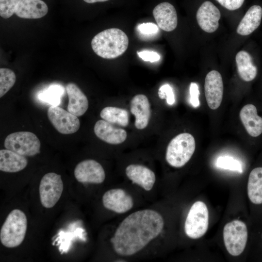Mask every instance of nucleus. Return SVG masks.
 <instances>
[{"mask_svg": "<svg viewBox=\"0 0 262 262\" xmlns=\"http://www.w3.org/2000/svg\"><path fill=\"white\" fill-rule=\"evenodd\" d=\"M130 110L135 117V127L139 130L146 128L148 124L151 114L147 98L143 94L134 96L131 101Z\"/></svg>", "mask_w": 262, "mask_h": 262, "instance_id": "17", "label": "nucleus"}, {"mask_svg": "<svg viewBox=\"0 0 262 262\" xmlns=\"http://www.w3.org/2000/svg\"><path fill=\"white\" fill-rule=\"evenodd\" d=\"M94 131L99 139L112 145L121 144L125 141L127 136L124 130L116 128L111 123L103 119L99 120L95 123Z\"/></svg>", "mask_w": 262, "mask_h": 262, "instance_id": "16", "label": "nucleus"}, {"mask_svg": "<svg viewBox=\"0 0 262 262\" xmlns=\"http://www.w3.org/2000/svg\"></svg>", "mask_w": 262, "mask_h": 262, "instance_id": "36", "label": "nucleus"}, {"mask_svg": "<svg viewBox=\"0 0 262 262\" xmlns=\"http://www.w3.org/2000/svg\"><path fill=\"white\" fill-rule=\"evenodd\" d=\"M48 7L41 0H21L16 7L15 14L25 19H37L48 13Z\"/></svg>", "mask_w": 262, "mask_h": 262, "instance_id": "19", "label": "nucleus"}, {"mask_svg": "<svg viewBox=\"0 0 262 262\" xmlns=\"http://www.w3.org/2000/svg\"><path fill=\"white\" fill-rule=\"evenodd\" d=\"M102 119L111 123L126 127L129 124V114L124 109L115 107L108 106L104 108L100 113Z\"/></svg>", "mask_w": 262, "mask_h": 262, "instance_id": "25", "label": "nucleus"}, {"mask_svg": "<svg viewBox=\"0 0 262 262\" xmlns=\"http://www.w3.org/2000/svg\"><path fill=\"white\" fill-rule=\"evenodd\" d=\"M64 189L60 175L54 172L46 174L39 184V196L41 204L46 208L55 206L59 200Z\"/></svg>", "mask_w": 262, "mask_h": 262, "instance_id": "8", "label": "nucleus"}, {"mask_svg": "<svg viewBox=\"0 0 262 262\" xmlns=\"http://www.w3.org/2000/svg\"><path fill=\"white\" fill-rule=\"evenodd\" d=\"M74 176L81 183L100 184L105 179V173L98 162L88 159L77 164L74 169Z\"/></svg>", "mask_w": 262, "mask_h": 262, "instance_id": "10", "label": "nucleus"}, {"mask_svg": "<svg viewBox=\"0 0 262 262\" xmlns=\"http://www.w3.org/2000/svg\"><path fill=\"white\" fill-rule=\"evenodd\" d=\"M195 148V140L192 134L180 133L168 144L166 151V160L173 167H181L190 160Z\"/></svg>", "mask_w": 262, "mask_h": 262, "instance_id": "4", "label": "nucleus"}, {"mask_svg": "<svg viewBox=\"0 0 262 262\" xmlns=\"http://www.w3.org/2000/svg\"><path fill=\"white\" fill-rule=\"evenodd\" d=\"M21 0H0V16L8 18L15 12L16 6Z\"/></svg>", "mask_w": 262, "mask_h": 262, "instance_id": "28", "label": "nucleus"}, {"mask_svg": "<svg viewBox=\"0 0 262 262\" xmlns=\"http://www.w3.org/2000/svg\"><path fill=\"white\" fill-rule=\"evenodd\" d=\"M61 94V90L59 88H51L49 91L44 94L43 98L45 100L50 102L56 103L57 100L59 98Z\"/></svg>", "mask_w": 262, "mask_h": 262, "instance_id": "34", "label": "nucleus"}, {"mask_svg": "<svg viewBox=\"0 0 262 262\" xmlns=\"http://www.w3.org/2000/svg\"><path fill=\"white\" fill-rule=\"evenodd\" d=\"M138 31L145 35H151L156 33L159 28L154 23L152 22L143 23L138 26Z\"/></svg>", "mask_w": 262, "mask_h": 262, "instance_id": "31", "label": "nucleus"}, {"mask_svg": "<svg viewBox=\"0 0 262 262\" xmlns=\"http://www.w3.org/2000/svg\"><path fill=\"white\" fill-rule=\"evenodd\" d=\"M216 166L220 168L242 173L241 163L233 157L228 156L219 157L215 163Z\"/></svg>", "mask_w": 262, "mask_h": 262, "instance_id": "27", "label": "nucleus"}, {"mask_svg": "<svg viewBox=\"0 0 262 262\" xmlns=\"http://www.w3.org/2000/svg\"><path fill=\"white\" fill-rule=\"evenodd\" d=\"M140 58L147 62L153 63L160 60V55L155 51L151 50H143L138 52Z\"/></svg>", "mask_w": 262, "mask_h": 262, "instance_id": "33", "label": "nucleus"}, {"mask_svg": "<svg viewBox=\"0 0 262 262\" xmlns=\"http://www.w3.org/2000/svg\"><path fill=\"white\" fill-rule=\"evenodd\" d=\"M102 200L106 209L117 213L128 212L134 205L132 196L121 188H114L107 191L103 194Z\"/></svg>", "mask_w": 262, "mask_h": 262, "instance_id": "11", "label": "nucleus"}, {"mask_svg": "<svg viewBox=\"0 0 262 262\" xmlns=\"http://www.w3.org/2000/svg\"><path fill=\"white\" fill-rule=\"evenodd\" d=\"M262 17V7L259 5L251 6L240 22L237 33L241 35H248L260 26Z\"/></svg>", "mask_w": 262, "mask_h": 262, "instance_id": "22", "label": "nucleus"}, {"mask_svg": "<svg viewBox=\"0 0 262 262\" xmlns=\"http://www.w3.org/2000/svg\"><path fill=\"white\" fill-rule=\"evenodd\" d=\"M126 174L132 183L145 190H151L156 181L155 174L148 167L141 164H131L126 168Z\"/></svg>", "mask_w": 262, "mask_h": 262, "instance_id": "14", "label": "nucleus"}, {"mask_svg": "<svg viewBox=\"0 0 262 262\" xmlns=\"http://www.w3.org/2000/svg\"><path fill=\"white\" fill-rule=\"evenodd\" d=\"M153 15L158 26L164 31H172L177 26L176 10L168 2H163L156 6L153 10Z\"/></svg>", "mask_w": 262, "mask_h": 262, "instance_id": "15", "label": "nucleus"}, {"mask_svg": "<svg viewBox=\"0 0 262 262\" xmlns=\"http://www.w3.org/2000/svg\"><path fill=\"white\" fill-rule=\"evenodd\" d=\"M16 81L14 72L7 68L0 69V97H2L14 86Z\"/></svg>", "mask_w": 262, "mask_h": 262, "instance_id": "26", "label": "nucleus"}, {"mask_svg": "<svg viewBox=\"0 0 262 262\" xmlns=\"http://www.w3.org/2000/svg\"><path fill=\"white\" fill-rule=\"evenodd\" d=\"M85 2L88 3H94L98 2H104L109 0H83Z\"/></svg>", "mask_w": 262, "mask_h": 262, "instance_id": "35", "label": "nucleus"}, {"mask_svg": "<svg viewBox=\"0 0 262 262\" xmlns=\"http://www.w3.org/2000/svg\"><path fill=\"white\" fill-rule=\"evenodd\" d=\"M27 228V219L24 213L19 209L12 210L0 229L1 244L8 248L19 246L25 238Z\"/></svg>", "mask_w": 262, "mask_h": 262, "instance_id": "3", "label": "nucleus"}, {"mask_svg": "<svg viewBox=\"0 0 262 262\" xmlns=\"http://www.w3.org/2000/svg\"><path fill=\"white\" fill-rule=\"evenodd\" d=\"M223 236L225 247L230 255L238 256L243 253L248 238L247 228L244 222L234 220L227 223Z\"/></svg>", "mask_w": 262, "mask_h": 262, "instance_id": "5", "label": "nucleus"}, {"mask_svg": "<svg viewBox=\"0 0 262 262\" xmlns=\"http://www.w3.org/2000/svg\"><path fill=\"white\" fill-rule=\"evenodd\" d=\"M221 13L211 1H205L198 9L196 18L201 29L208 33L214 32L218 28Z\"/></svg>", "mask_w": 262, "mask_h": 262, "instance_id": "13", "label": "nucleus"}, {"mask_svg": "<svg viewBox=\"0 0 262 262\" xmlns=\"http://www.w3.org/2000/svg\"><path fill=\"white\" fill-rule=\"evenodd\" d=\"M4 145L5 148L25 157L33 156L39 153L40 151L39 139L30 131L12 133L6 137Z\"/></svg>", "mask_w": 262, "mask_h": 262, "instance_id": "7", "label": "nucleus"}, {"mask_svg": "<svg viewBox=\"0 0 262 262\" xmlns=\"http://www.w3.org/2000/svg\"><path fill=\"white\" fill-rule=\"evenodd\" d=\"M28 164L26 157L7 149L0 150V170L15 173L24 169Z\"/></svg>", "mask_w": 262, "mask_h": 262, "instance_id": "21", "label": "nucleus"}, {"mask_svg": "<svg viewBox=\"0 0 262 262\" xmlns=\"http://www.w3.org/2000/svg\"><path fill=\"white\" fill-rule=\"evenodd\" d=\"M158 95L160 98L165 99L169 105H173L175 101V96L173 89L168 84L161 86L158 91Z\"/></svg>", "mask_w": 262, "mask_h": 262, "instance_id": "29", "label": "nucleus"}, {"mask_svg": "<svg viewBox=\"0 0 262 262\" xmlns=\"http://www.w3.org/2000/svg\"><path fill=\"white\" fill-rule=\"evenodd\" d=\"M47 115L51 124L62 134H72L80 128V122L78 116L56 105L49 108Z\"/></svg>", "mask_w": 262, "mask_h": 262, "instance_id": "9", "label": "nucleus"}, {"mask_svg": "<svg viewBox=\"0 0 262 262\" xmlns=\"http://www.w3.org/2000/svg\"><path fill=\"white\" fill-rule=\"evenodd\" d=\"M129 38L120 29L111 28L96 35L91 41L94 52L104 59H114L122 55L127 50Z\"/></svg>", "mask_w": 262, "mask_h": 262, "instance_id": "2", "label": "nucleus"}, {"mask_svg": "<svg viewBox=\"0 0 262 262\" xmlns=\"http://www.w3.org/2000/svg\"><path fill=\"white\" fill-rule=\"evenodd\" d=\"M235 61L238 74L243 81L250 82L255 78L257 69L249 53L245 50L240 51L236 55Z\"/></svg>", "mask_w": 262, "mask_h": 262, "instance_id": "23", "label": "nucleus"}, {"mask_svg": "<svg viewBox=\"0 0 262 262\" xmlns=\"http://www.w3.org/2000/svg\"><path fill=\"white\" fill-rule=\"evenodd\" d=\"M222 6L229 10H235L240 8L245 0H216Z\"/></svg>", "mask_w": 262, "mask_h": 262, "instance_id": "32", "label": "nucleus"}, {"mask_svg": "<svg viewBox=\"0 0 262 262\" xmlns=\"http://www.w3.org/2000/svg\"><path fill=\"white\" fill-rule=\"evenodd\" d=\"M190 102L192 106L195 108L198 107L200 105L199 97L200 92L198 85L194 82H192L190 85Z\"/></svg>", "mask_w": 262, "mask_h": 262, "instance_id": "30", "label": "nucleus"}, {"mask_svg": "<svg viewBox=\"0 0 262 262\" xmlns=\"http://www.w3.org/2000/svg\"><path fill=\"white\" fill-rule=\"evenodd\" d=\"M204 90L208 106L212 110L217 109L221 103L224 92L223 80L219 72L212 70L206 75Z\"/></svg>", "mask_w": 262, "mask_h": 262, "instance_id": "12", "label": "nucleus"}, {"mask_svg": "<svg viewBox=\"0 0 262 262\" xmlns=\"http://www.w3.org/2000/svg\"><path fill=\"white\" fill-rule=\"evenodd\" d=\"M240 118L247 132L256 137L262 133V118L258 115L256 107L252 104L245 105L240 112Z\"/></svg>", "mask_w": 262, "mask_h": 262, "instance_id": "20", "label": "nucleus"}, {"mask_svg": "<svg viewBox=\"0 0 262 262\" xmlns=\"http://www.w3.org/2000/svg\"><path fill=\"white\" fill-rule=\"evenodd\" d=\"M209 226V211L206 204L195 202L191 207L184 223V231L190 238L197 239L207 232Z\"/></svg>", "mask_w": 262, "mask_h": 262, "instance_id": "6", "label": "nucleus"}, {"mask_svg": "<svg viewBox=\"0 0 262 262\" xmlns=\"http://www.w3.org/2000/svg\"><path fill=\"white\" fill-rule=\"evenodd\" d=\"M247 195L253 204H262V167L254 168L250 173L247 186Z\"/></svg>", "mask_w": 262, "mask_h": 262, "instance_id": "24", "label": "nucleus"}, {"mask_svg": "<svg viewBox=\"0 0 262 262\" xmlns=\"http://www.w3.org/2000/svg\"><path fill=\"white\" fill-rule=\"evenodd\" d=\"M164 225L163 216L157 211L151 209L137 211L122 220L110 242L118 255L132 256L158 237Z\"/></svg>", "mask_w": 262, "mask_h": 262, "instance_id": "1", "label": "nucleus"}, {"mask_svg": "<svg viewBox=\"0 0 262 262\" xmlns=\"http://www.w3.org/2000/svg\"><path fill=\"white\" fill-rule=\"evenodd\" d=\"M68 98L67 110L77 116L82 115L88 108V100L83 92L74 83L69 82L66 86Z\"/></svg>", "mask_w": 262, "mask_h": 262, "instance_id": "18", "label": "nucleus"}]
</instances>
